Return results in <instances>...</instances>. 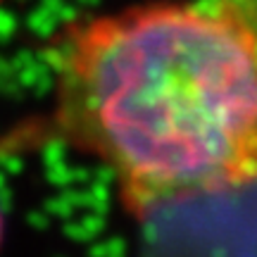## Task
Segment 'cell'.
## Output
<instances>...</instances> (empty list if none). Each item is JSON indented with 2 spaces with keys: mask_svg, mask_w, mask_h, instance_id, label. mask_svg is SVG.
<instances>
[{
  "mask_svg": "<svg viewBox=\"0 0 257 257\" xmlns=\"http://www.w3.org/2000/svg\"><path fill=\"white\" fill-rule=\"evenodd\" d=\"M53 121L136 217L255 186L257 0H162L72 27Z\"/></svg>",
  "mask_w": 257,
  "mask_h": 257,
  "instance_id": "6da1fadb",
  "label": "cell"
},
{
  "mask_svg": "<svg viewBox=\"0 0 257 257\" xmlns=\"http://www.w3.org/2000/svg\"><path fill=\"white\" fill-rule=\"evenodd\" d=\"M0 240H3V217H0Z\"/></svg>",
  "mask_w": 257,
  "mask_h": 257,
  "instance_id": "7a4b0ae2",
  "label": "cell"
}]
</instances>
